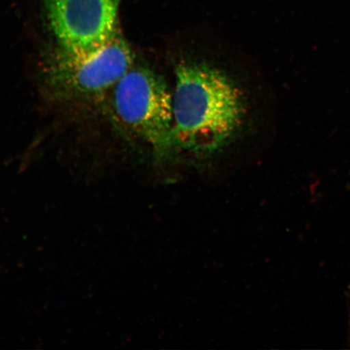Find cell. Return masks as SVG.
Returning <instances> with one entry per match:
<instances>
[{
	"label": "cell",
	"mask_w": 350,
	"mask_h": 350,
	"mask_svg": "<svg viewBox=\"0 0 350 350\" xmlns=\"http://www.w3.org/2000/svg\"><path fill=\"white\" fill-rule=\"evenodd\" d=\"M113 120L130 137L163 160L173 151V95L163 79L150 68H131L111 94Z\"/></svg>",
	"instance_id": "3957f363"
},
{
	"label": "cell",
	"mask_w": 350,
	"mask_h": 350,
	"mask_svg": "<svg viewBox=\"0 0 350 350\" xmlns=\"http://www.w3.org/2000/svg\"><path fill=\"white\" fill-rule=\"evenodd\" d=\"M120 0H43L57 46L85 51L103 45L120 31Z\"/></svg>",
	"instance_id": "277c9868"
},
{
	"label": "cell",
	"mask_w": 350,
	"mask_h": 350,
	"mask_svg": "<svg viewBox=\"0 0 350 350\" xmlns=\"http://www.w3.org/2000/svg\"><path fill=\"white\" fill-rule=\"evenodd\" d=\"M175 77L173 151L211 155L242 128L247 112L242 92L220 70L192 61L179 63Z\"/></svg>",
	"instance_id": "6da1fadb"
},
{
	"label": "cell",
	"mask_w": 350,
	"mask_h": 350,
	"mask_svg": "<svg viewBox=\"0 0 350 350\" xmlns=\"http://www.w3.org/2000/svg\"><path fill=\"white\" fill-rule=\"evenodd\" d=\"M133 64V51L120 30L90 51H72L56 46L43 60L42 77L46 90L59 100L97 102L111 94Z\"/></svg>",
	"instance_id": "7a4b0ae2"
}]
</instances>
